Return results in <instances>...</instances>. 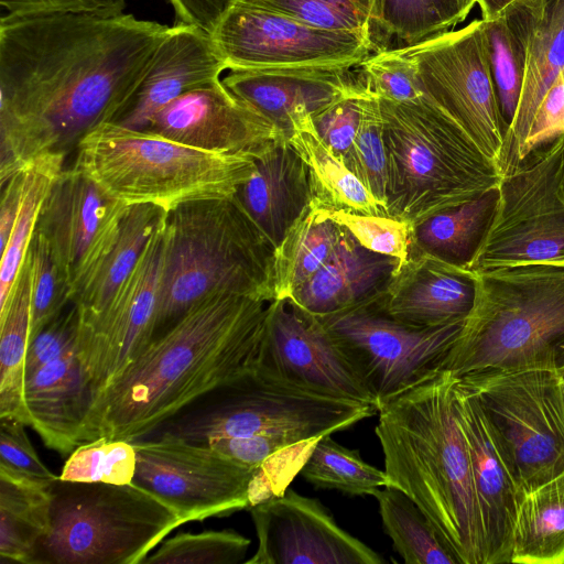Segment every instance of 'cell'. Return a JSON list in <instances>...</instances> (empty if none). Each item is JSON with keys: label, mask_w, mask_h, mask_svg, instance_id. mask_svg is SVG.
<instances>
[{"label": "cell", "mask_w": 564, "mask_h": 564, "mask_svg": "<svg viewBox=\"0 0 564 564\" xmlns=\"http://www.w3.org/2000/svg\"><path fill=\"white\" fill-rule=\"evenodd\" d=\"M258 547L248 564H382L386 560L345 531L318 499L291 488L248 509Z\"/></svg>", "instance_id": "obj_19"}, {"label": "cell", "mask_w": 564, "mask_h": 564, "mask_svg": "<svg viewBox=\"0 0 564 564\" xmlns=\"http://www.w3.org/2000/svg\"><path fill=\"white\" fill-rule=\"evenodd\" d=\"M564 134L500 178L471 272L527 264L564 267Z\"/></svg>", "instance_id": "obj_12"}, {"label": "cell", "mask_w": 564, "mask_h": 564, "mask_svg": "<svg viewBox=\"0 0 564 564\" xmlns=\"http://www.w3.org/2000/svg\"><path fill=\"white\" fill-rule=\"evenodd\" d=\"M214 293L275 299L274 248L235 195L184 203L167 213L152 339Z\"/></svg>", "instance_id": "obj_4"}, {"label": "cell", "mask_w": 564, "mask_h": 564, "mask_svg": "<svg viewBox=\"0 0 564 564\" xmlns=\"http://www.w3.org/2000/svg\"><path fill=\"white\" fill-rule=\"evenodd\" d=\"M169 30L124 13L0 19V184L111 122Z\"/></svg>", "instance_id": "obj_1"}, {"label": "cell", "mask_w": 564, "mask_h": 564, "mask_svg": "<svg viewBox=\"0 0 564 564\" xmlns=\"http://www.w3.org/2000/svg\"><path fill=\"white\" fill-rule=\"evenodd\" d=\"M210 36L230 70L351 68L371 52L361 33L321 29L259 0L237 2Z\"/></svg>", "instance_id": "obj_14"}, {"label": "cell", "mask_w": 564, "mask_h": 564, "mask_svg": "<svg viewBox=\"0 0 564 564\" xmlns=\"http://www.w3.org/2000/svg\"><path fill=\"white\" fill-rule=\"evenodd\" d=\"M143 131L217 153L252 152L283 135L220 79L172 100L152 117Z\"/></svg>", "instance_id": "obj_20"}, {"label": "cell", "mask_w": 564, "mask_h": 564, "mask_svg": "<svg viewBox=\"0 0 564 564\" xmlns=\"http://www.w3.org/2000/svg\"><path fill=\"white\" fill-rule=\"evenodd\" d=\"M476 294L475 273L411 249L378 299L392 318L413 327L464 321Z\"/></svg>", "instance_id": "obj_25"}, {"label": "cell", "mask_w": 564, "mask_h": 564, "mask_svg": "<svg viewBox=\"0 0 564 564\" xmlns=\"http://www.w3.org/2000/svg\"><path fill=\"white\" fill-rule=\"evenodd\" d=\"M178 24L198 28L212 34L224 15L241 0H169Z\"/></svg>", "instance_id": "obj_54"}, {"label": "cell", "mask_w": 564, "mask_h": 564, "mask_svg": "<svg viewBox=\"0 0 564 564\" xmlns=\"http://www.w3.org/2000/svg\"><path fill=\"white\" fill-rule=\"evenodd\" d=\"M379 104L388 216L414 226L499 185L495 163L427 96L408 102L379 99Z\"/></svg>", "instance_id": "obj_6"}, {"label": "cell", "mask_w": 564, "mask_h": 564, "mask_svg": "<svg viewBox=\"0 0 564 564\" xmlns=\"http://www.w3.org/2000/svg\"><path fill=\"white\" fill-rule=\"evenodd\" d=\"M351 68L239 69L223 84L288 139L296 121L313 117L359 85Z\"/></svg>", "instance_id": "obj_24"}, {"label": "cell", "mask_w": 564, "mask_h": 564, "mask_svg": "<svg viewBox=\"0 0 564 564\" xmlns=\"http://www.w3.org/2000/svg\"><path fill=\"white\" fill-rule=\"evenodd\" d=\"M159 221L137 265L106 311L79 334L78 359L95 394L152 340L162 275L165 223Z\"/></svg>", "instance_id": "obj_18"}, {"label": "cell", "mask_w": 564, "mask_h": 564, "mask_svg": "<svg viewBox=\"0 0 564 564\" xmlns=\"http://www.w3.org/2000/svg\"><path fill=\"white\" fill-rule=\"evenodd\" d=\"M563 166H564V163H563Z\"/></svg>", "instance_id": "obj_59"}, {"label": "cell", "mask_w": 564, "mask_h": 564, "mask_svg": "<svg viewBox=\"0 0 564 564\" xmlns=\"http://www.w3.org/2000/svg\"><path fill=\"white\" fill-rule=\"evenodd\" d=\"M300 474L317 488L352 496H373L389 485L384 469L368 464L359 451L336 443L330 435L314 444Z\"/></svg>", "instance_id": "obj_38"}, {"label": "cell", "mask_w": 564, "mask_h": 564, "mask_svg": "<svg viewBox=\"0 0 564 564\" xmlns=\"http://www.w3.org/2000/svg\"><path fill=\"white\" fill-rule=\"evenodd\" d=\"M25 170L12 175L2 185L0 204V251L6 248L18 218L24 187Z\"/></svg>", "instance_id": "obj_55"}, {"label": "cell", "mask_w": 564, "mask_h": 564, "mask_svg": "<svg viewBox=\"0 0 564 564\" xmlns=\"http://www.w3.org/2000/svg\"><path fill=\"white\" fill-rule=\"evenodd\" d=\"M456 380L441 370L386 402L375 432L388 487L415 502L457 564H485L469 452L455 409Z\"/></svg>", "instance_id": "obj_3"}, {"label": "cell", "mask_w": 564, "mask_h": 564, "mask_svg": "<svg viewBox=\"0 0 564 564\" xmlns=\"http://www.w3.org/2000/svg\"><path fill=\"white\" fill-rule=\"evenodd\" d=\"M32 265L24 261L2 305H0V417L26 425L23 403L24 362L30 340Z\"/></svg>", "instance_id": "obj_33"}, {"label": "cell", "mask_w": 564, "mask_h": 564, "mask_svg": "<svg viewBox=\"0 0 564 564\" xmlns=\"http://www.w3.org/2000/svg\"><path fill=\"white\" fill-rule=\"evenodd\" d=\"M345 229L311 207L274 250V295L288 299L328 260Z\"/></svg>", "instance_id": "obj_35"}, {"label": "cell", "mask_w": 564, "mask_h": 564, "mask_svg": "<svg viewBox=\"0 0 564 564\" xmlns=\"http://www.w3.org/2000/svg\"><path fill=\"white\" fill-rule=\"evenodd\" d=\"M511 563L564 564V473L520 498Z\"/></svg>", "instance_id": "obj_34"}, {"label": "cell", "mask_w": 564, "mask_h": 564, "mask_svg": "<svg viewBox=\"0 0 564 564\" xmlns=\"http://www.w3.org/2000/svg\"><path fill=\"white\" fill-rule=\"evenodd\" d=\"M557 376H558L562 401H563V405H564V369L558 371Z\"/></svg>", "instance_id": "obj_58"}, {"label": "cell", "mask_w": 564, "mask_h": 564, "mask_svg": "<svg viewBox=\"0 0 564 564\" xmlns=\"http://www.w3.org/2000/svg\"><path fill=\"white\" fill-rule=\"evenodd\" d=\"M288 140L307 165L313 207L387 215L361 181L319 138L312 116L296 121Z\"/></svg>", "instance_id": "obj_31"}, {"label": "cell", "mask_w": 564, "mask_h": 564, "mask_svg": "<svg viewBox=\"0 0 564 564\" xmlns=\"http://www.w3.org/2000/svg\"><path fill=\"white\" fill-rule=\"evenodd\" d=\"M137 465L133 444L98 437L78 445L65 462L59 479L83 482L132 484Z\"/></svg>", "instance_id": "obj_40"}, {"label": "cell", "mask_w": 564, "mask_h": 564, "mask_svg": "<svg viewBox=\"0 0 564 564\" xmlns=\"http://www.w3.org/2000/svg\"><path fill=\"white\" fill-rule=\"evenodd\" d=\"M166 214L151 204L129 206L112 249L73 299L79 312L80 334L88 330L106 311Z\"/></svg>", "instance_id": "obj_29"}, {"label": "cell", "mask_w": 564, "mask_h": 564, "mask_svg": "<svg viewBox=\"0 0 564 564\" xmlns=\"http://www.w3.org/2000/svg\"><path fill=\"white\" fill-rule=\"evenodd\" d=\"M435 36L463 22L476 0H424Z\"/></svg>", "instance_id": "obj_56"}, {"label": "cell", "mask_w": 564, "mask_h": 564, "mask_svg": "<svg viewBox=\"0 0 564 564\" xmlns=\"http://www.w3.org/2000/svg\"><path fill=\"white\" fill-rule=\"evenodd\" d=\"M316 442L299 443L285 437L260 434L214 438L203 446H207L240 465L256 469L273 460L308 456Z\"/></svg>", "instance_id": "obj_48"}, {"label": "cell", "mask_w": 564, "mask_h": 564, "mask_svg": "<svg viewBox=\"0 0 564 564\" xmlns=\"http://www.w3.org/2000/svg\"><path fill=\"white\" fill-rule=\"evenodd\" d=\"M319 319L370 391L378 410L441 371L465 323L413 327L389 316L378 299Z\"/></svg>", "instance_id": "obj_13"}, {"label": "cell", "mask_w": 564, "mask_h": 564, "mask_svg": "<svg viewBox=\"0 0 564 564\" xmlns=\"http://www.w3.org/2000/svg\"><path fill=\"white\" fill-rule=\"evenodd\" d=\"M311 25L351 31L368 39L369 0H259Z\"/></svg>", "instance_id": "obj_47"}, {"label": "cell", "mask_w": 564, "mask_h": 564, "mask_svg": "<svg viewBox=\"0 0 564 564\" xmlns=\"http://www.w3.org/2000/svg\"><path fill=\"white\" fill-rule=\"evenodd\" d=\"M227 65L210 34L175 23L156 48L143 77L111 121L144 130L152 117L181 95L219 80Z\"/></svg>", "instance_id": "obj_23"}, {"label": "cell", "mask_w": 564, "mask_h": 564, "mask_svg": "<svg viewBox=\"0 0 564 564\" xmlns=\"http://www.w3.org/2000/svg\"><path fill=\"white\" fill-rule=\"evenodd\" d=\"M128 208L74 166L56 177L35 230L48 242L73 299L112 249Z\"/></svg>", "instance_id": "obj_17"}, {"label": "cell", "mask_w": 564, "mask_h": 564, "mask_svg": "<svg viewBox=\"0 0 564 564\" xmlns=\"http://www.w3.org/2000/svg\"><path fill=\"white\" fill-rule=\"evenodd\" d=\"M520 41L525 61L523 86L496 163L502 177L520 163V152L545 94L564 69V0H514L501 12Z\"/></svg>", "instance_id": "obj_21"}, {"label": "cell", "mask_w": 564, "mask_h": 564, "mask_svg": "<svg viewBox=\"0 0 564 564\" xmlns=\"http://www.w3.org/2000/svg\"><path fill=\"white\" fill-rule=\"evenodd\" d=\"M127 0H0L1 19L77 13L115 17L123 13Z\"/></svg>", "instance_id": "obj_52"}, {"label": "cell", "mask_w": 564, "mask_h": 564, "mask_svg": "<svg viewBox=\"0 0 564 564\" xmlns=\"http://www.w3.org/2000/svg\"><path fill=\"white\" fill-rule=\"evenodd\" d=\"M482 21L491 77L502 117L509 128L523 86V47L502 14Z\"/></svg>", "instance_id": "obj_41"}, {"label": "cell", "mask_w": 564, "mask_h": 564, "mask_svg": "<svg viewBox=\"0 0 564 564\" xmlns=\"http://www.w3.org/2000/svg\"><path fill=\"white\" fill-rule=\"evenodd\" d=\"M498 197L497 186L414 225L411 249L467 269L490 225Z\"/></svg>", "instance_id": "obj_32"}, {"label": "cell", "mask_w": 564, "mask_h": 564, "mask_svg": "<svg viewBox=\"0 0 564 564\" xmlns=\"http://www.w3.org/2000/svg\"><path fill=\"white\" fill-rule=\"evenodd\" d=\"M386 533L406 564H457L434 527L403 491L382 487L375 491Z\"/></svg>", "instance_id": "obj_36"}, {"label": "cell", "mask_w": 564, "mask_h": 564, "mask_svg": "<svg viewBox=\"0 0 564 564\" xmlns=\"http://www.w3.org/2000/svg\"><path fill=\"white\" fill-rule=\"evenodd\" d=\"M65 158L50 155L25 169L22 203L9 241L1 252L0 305H2L24 261L42 205L56 177L65 169Z\"/></svg>", "instance_id": "obj_37"}, {"label": "cell", "mask_w": 564, "mask_h": 564, "mask_svg": "<svg viewBox=\"0 0 564 564\" xmlns=\"http://www.w3.org/2000/svg\"><path fill=\"white\" fill-rule=\"evenodd\" d=\"M22 421L0 417V465L43 480H55L32 446Z\"/></svg>", "instance_id": "obj_51"}, {"label": "cell", "mask_w": 564, "mask_h": 564, "mask_svg": "<svg viewBox=\"0 0 564 564\" xmlns=\"http://www.w3.org/2000/svg\"><path fill=\"white\" fill-rule=\"evenodd\" d=\"M454 399L469 452L484 532L485 564L511 563L513 528L520 500L514 480L476 397L458 379L454 386Z\"/></svg>", "instance_id": "obj_22"}, {"label": "cell", "mask_w": 564, "mask_h": 564, "mask_svg": "<svg viewBox=\"0 0 564 564\" xmlns=\"http://www.w3.org/2000/svg\"><path fill=\"white\" fill-rule=\"evenodd\" d=\"M457 379L476 397L520 498L564 473L557 372L485 370Z\"/></svg>", "instance_id": "obj_11"}, {"label": "cell", "mask_w": 564, "mask_h": 564, "mask_svg": "<svg viewBox=\"0 0 564 564\" xmlns=\"http://www.w3.org/2000/svg\"><path fill=\"white\" fill-rule=\"evenodd\" d=\"M79 334V312L77 305L70 302L29 343L24 362L25 375L54 360L78 356Z\"/></svg>", "instance_id": "obj_50"}, {"label": "cell", "mask_w": 564, "mask_h": 564, "mask_svg": "<svg viewBox=\"0 0 564 564\" xmlns=\"http://www.w3.org/2000/svg\"><path fill=\"white\" fill-rule=\"evenodd\" d=\"M182 525L165 503L134 484L51 485L50 527L32 564H143Z\"/></svg>", "instance_id": "obj_9"}, {"label": "cell", "mask_w": 564, "mask_h": 564, "mask_svg": "<svg viewBox=\"0 0 564 564\" xmlns=\"http://www.w3.org/2000/svg\"><path fill=\"white\" fill-rule=\"evenodd\" d=\"M0 465V557L32 564L50 527L51 485Z\"/></svg>", "instance_id": "obj_30"}, {"label": "cell", "mask_w": 564, "mask_h": 564, "mask_svg": "<svg viewBox=\"0 0 564 564\" xmlns=\"http://www.w3.org/2000/svg\"><path fill=\"white\" fill-rule=\"evenodd\" d=\"M399 264L345 230L328 260L289 299L317 317L354 308L379 299Z\"/></svg>", "instance_id": "obj_28"}, {"label": "cell", "mask_w": 564, "mask_h": 564, "mask_svg": "<svg viewBox=\"0 0 564 564\" xmlns=\"http://www.w3.org/2000/svg\"><path fill=\"white\" fill-rule=\"evenodd\" d=\"M28 253L32 265L30 343L73 302V294L48 242L35 229Z\"/></svg>", "instance_id": "obj_43"}, {"label": "cell", "mask_w": 564, "mask_h": 564, "mask_svg": "<svg viewBox=\"0 0 564 564\" xmlns=\"http://www.w3.org/2000/svg\"><path fill=\"white\" fill-rule=\"evenodd\" d=\"M321 209V208H319ZM322 212L367 249L405 261L412 245V228L410 223L388 215L359 214L348 210Z\"/></svg>", "instance_id": "obj_46"}, {"label": "cell", "mask_w": 564, "mask_h": 564, "mask_svg": "<svg viewBox=\"0 0 564 564\" xmlns=\"http://www.w3.org/2000/svg\"><path fill=\"white\" fill-rule=\"evenodd\" d=\"M269 303L228 293L196 302L96 392L83 443L139 440L252 367Z\"/></svg>", "instance_id": "obj_2"}, {"label": "cell", "mask_w": 564, "mask_h": 564, "mask_svg": "<svg viewBox=\"0 0 564 564\" xmlns=\"http://www.w3.org/2000/svg\"><path fill=\"white\" fill-rule=\"evenodd\" d=\"M252 156L254 172L235 196L275 250L312 207L308 169L284 135L257 148Z\"/></svg>", "instance_id": "obj_26"}, {"label": "cell", "mask_w": 564, "mask_h": 564, "mask_svg": "<svg viewBox=\"0 0 564 564\" xmlns=\"http://www.w3.org/2000/svg\"><path fill=\"white\" fill-rule=\"evenodd\" d=\"M426 96L496 165L508 131L491 77L484 21L405 48Z\"/></svg>", "instance_id": "obj_15"}, {"label": "cell", "mask_w": 564, "mask_h": 564, "mask_svg": "<svg viewBox=\"0 0 564 564\" xmlns=\"http://www.w3.org/2000/svg\"><path fill=\"white\" fill-rule=\"evenodd\" d=\"M356 73L362 88L379 99L408 102L426 96L405 48L376 52L356 66Z\"/></svg>", "instance_id": "obj_45"}, {"label": "cell", "mask_w": 564, "mask_h": 564, "mask_svg": "<svg viewBox=\"0 0 564 564\" xmlns=\"http://www.w3.org/2000/svg\"><path fill=\"white\" fill-rule=\"evenodd\" d=\"M250 540L235 530L181 532L164 541L143 564H237Z\"/></svg>", "instance_id": "obj_42"}, {"label": "cell", "mask_w": 564, "mask_h": 564, "mask_svg": "<svg viewBox=\"0 0 564 564\" xmlns=\"http://www.w3.org/2000/svg\"><path fill=\"white\" fill-rule=\"evenodd\" d=\"M347 166L386 210L388 164L383 119L379 99L370 94L362 101L360 122Z\"/></svg>", "instance_id": "obj_44"}, {"label": "cell", "mask_w": 564, "mask_h": 564, "mask_svg": "<svg viewBox=\"0 0 564 564\" xmlns=\"http://www.w3.org/2000/svg\"><path fill=\"white\" fill-rule=\"evenodd\" d=\"M376 414L378 409L372 404L317 393L252 366L143 437H171L203 445L219 437L263 434L306 443L347 430Z\"/></svg>", "instance_id": "obj_8"}, {"label": "cell", "mask_w": 564, "mask_h": 564, "mask_svg": "<svg viewBox=\"0 0 564 564\" xmlns=\"http://www.w3.org/2000/svg\"><path fill=\"white\" fill-rule=\"evenodd\" d=\"M368 93L359 85L312 117L319 138L346 165L358 131L364 98Z\"/></svg>", "instance_id": "obj_49"}, {"label": "cell", "mask_w": 564, "mask_h": 564, "mask_svg": "<svg viewBox=\"0 0 564 564\" xmlns=\"http://www.w3.org/2000/svg\"><path fill=\"white\" fill-rule=\"evenodd\" d=\"M475 280L473 308L441 370L455 378L485 370H563L564 267L498 268L475 272Z\"/></svg>", "instance_id": "obj_5"}, {"label": "cell", "mask_w": 564, "mask_h": 564, "mask_svg": "<svg viewBox=\"0 0 564 564\" xmlns=\"http://www.w3.org/2000/svg\"><path fill=\"white\" fill-rule=\"evenodd\" d=\"M253 366L294 386L377 408L319 317L289 297L268 304Z\"/></svg>", "instance_id": "obj_16"}, {"label": "cell", "mask_w": 564, "mask_h": 564, "mask_svg": "<svg viewBox=\"0 0 564 564\" xmlns=\"http://www.w3.org/2000/svg\"><path fill=\"white\" fill-rule=\"evenodd\" d=\"M131 443L137 455L132 484L170 507L182 524L249 509L282 495L294 477L280 462L253 469L207 446L171 437Z\"/></svg>", "instance_id": "obj_10"}, {"label": "cell", "mask_w": 564, "mask_h": 564, "mask_svg": "<svg viewBox=\"0 0 564 564\" xmlns=\"http://www.w3.org/2000/svg\"><path fill=\"white\" fill-rule=\"evenodd\" d=\"M95 391L77 355L45 364L24 377L26 425L44 444L70 454L83 443Z\"/></svg>", "instance_id": "obj_27"}, {"label": "cell", "mask_w": 564, "mask_h": 564, "mask_svg": "<svg viewBox=\"0 0 564 564\" xmlns=\"http://www.w3.org/2000/svg\"><path fill=\"white\" fill-rule=\"evenodd\" d=\"M371 52L406 48L435 36L424 0H369Z\"/></svg>", "instance_id": "obj_39"}, {"label": "cell", "mask_w": 564, "mask_h": 564, "mask_svg": "<svg viewBox=\"0 0 564 564\" xmlns=\"http://www.w3.org/2000/svg\"><path fill=\"white\" fill-rule=\"evenodd\" d=\"M564 134V69L542 99L520 152L522 163L533 151Z\"/></svg>", "instance_id": "obj_53"}, {"label": "cell", "mask_w": 564, "mask_h": 564, "mask_svg": "<svg viewBox=\"0 0 564 564\" xmlns=\"http://www.w3.org/2000/svg\"><path fill=\"white\" fill-rule=\"evenodd\" d=\"M74 167L128 206L165 212L235 195L253 174L252 152H208L143 130L106 122L77 144Z\"/></svg>", "instance_id": "obj_7"}, {"label": "cell", "mask_w": 564, "mask_h": 564, "mask_svg": "<svg viewBox=\"0 0 564 564\" xmlns=\"http://www.w3.org/2000/svg\"><path fill=\"white\" fill-rule=\"evenodd\" d=\"M514 0H476L481 11L482 20H490L497 17L507 6Z\"/></svg>", "instance_id": "obj_57"}]
</instances>
